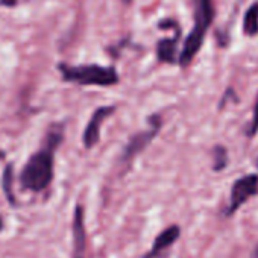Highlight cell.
I'll list each match as a JSON object with an SVG mask.
<instances>
[{"label":"cell","instance_id":"1","mask_svg":"<svg viewBox=\"0 0 258 258\" xmlns=\"http://www.w3.org/2000/svg\"><path fill=\"white\" fill-rule=\"evenodd\" d=\"M64 127L61 124H53L46 134L44 143L40 151H37L25 164L20 172V185L23 190L43 191L53 179L55 167V152L64 139Z\"/></svg>","mask_w":258,"mask_h":258},{"label":"cell","instance_id":"15","mask_svg":"<svg viewBox=\"0 0 258 258\" xmlns=\"http://www.w3.org/2000/svg\"><path fill=\"white\" fill-rule=\"evenodd\" d=\"M252 258H258V246L253 249V253H252Z\"/></svg>","mask_w":258,"mask_h":258},{"label":"cell","instance_id":"12","mask_svg":"<svg viewBox=\"0 0 258 258\" xmlns=\"http://www.w3.org/2000/svg\"><path fill=\"white\" fill-rule=\"evenodd\" d=\"M213 170L214 172H222L228 166V151L226 148L217 145L213 149Z\"/></svg>","mask_w":258,"mask_h":258},{"label":"cell","instance_id":"10","mask_svg":"<svg viewBox=\"0 0 258 258\" xmlns=\"http://www.w3.org/2000/svg\"><path fill=\"white\" fill-rule=\"evenodd\" d=\"M243 32L247 37L258 35V2L252 4L243 17Z\"/></svg>","mask_w":258,"mask_h":258},{"label":"cell","instance_id":"8","mask_svg":"<svg viewBox=\"0 0 258 258\" xmlns=\"http://www.w3.org/2000/svg\"><path fill=\"white\" fill-rule=\"evenodd\" d=\"M87 250V231L84 223V208L78 205L73 214V256L72 258H85Z\"/></svg>","mask_w":258,"mask_h":258},{"label":"cell","instance_id":"4","mask_svg":"<svg viewBox=\"0 0 258 258\" xmlns=\"http://www.w3.org/2000/svg\"><path fill=\"white\" fill-rule=\"evenodd\" d=\"M163 126V120L160 114H154L149 117V127L145 129V131H140L137 134H134L131 139H129L127 145L123 149L121 154V161L123 163H131L137 155H140L158 136L160 129Z\"/></svg>","mask_w":258,"mask_h":258},{"label":"cell","instance_id":"9","mask_svg":"<svg viewBox=\"0 0 258 258\" xmlns=\"http://www.w3.org/2000/svg\"><path fill=\"white\" fill-rule=\"evenodd\" d=\"M181 31L176 29L172 38H164L157 43V56L161 62L176 64L178 62V43H179Z\"/></svg>","mask_w":258,"mask_h":258},{"label":"cell","instance_id":"5","mask_svg":"<svg viewBox=\"0 0 258 258\" xmlns=\"http://www.w3.org/2000/svg\"><path fill=\"white\" fill-rule=\"evenodd\" d=\"M258 195V175L249 173L234 181L231 187V196L228 208L225 210V216L231 217L234 213H237L249 199L255 198Z\"/></svg>","mask_w":258,"mask_h":258},{"label":"cell","instance_id":"14","mask_svg":"<svg viewBox=\"0 0 258 258\" xmlns=\"http://www.w3.org/2000/svg\"><path fill=\"white\" fill-rule=\"evenodd\" d=\"M19 4V0H0V5L7 7V8H13Z\"/></svg>","mask_w":258,"mask_h":258},{"label":"cell","instance_id":"7","mask_svg":"<svg viewBox=\"0 0 258 258\" xmlns=\"http://www.w3.org/2000/svg\"><path fill=\"white\" fill-rule=\"evenodd\" d=\"M179 235H181L179 225H170L169 228H166L163 232L157 235L151 250L145 253L143 258H161L167 252V249H170L178 241Z\"/></svg>","mask_w":258,"mask_h":258},{"label":"cell","instance_id":"3","mask_svg":"<svg viewBox=\"0 0 258 258\" xmlns=\"http://www.w3.org/2000/svg\"><path fill=\"white\" fill-rule=\"evenodd\" d=\"M58 70L66 82L76 85H96V87H112L118 84L120 78L115 67H105L99 64H84L70 66L67 62H59Z\"/></svg>","mask_w":258,"mask_h":258},{"label":"cell","instance_id":"2","mask_svg":"<svg viewBox=\"0 0 258 258\" xmlns=\"http://www.w3.org/2000/svg\"><path fill=\"white\" fill-rule=\"evenodd\" d=\"M193 7H195V25L190 34L187 35L182 50L178 56V64L181 67H188L195 56L199 53L207 32L214 20V0H193Z\"/></svg>","mask_w":258,"mask_h":258},{"label":"cell","instance_id":"11","mask_svg":"<svg viewBox=\"0 0 258 258\" xmlns=\"http://www.w3.org/2000/svg\"><path fill=\"white\" fill-rule=\"evenodd\" d=\"M2 190L5 193V198L8 199V202L14 207L16 202V196H14V166L10 163L7 164L4 175H2Z\"/></svg>","mask_w":258,"mask_h":258},{"label":"cell","instance_id":"16","mask_svg":"<svg viewBox=\"0 0 258 258\" xmlns=\"http://www.w3.org/2000/svg\"><path fill=\"white\" fill-rule=\"evenodd\" d=\"M2 229H4V220L0 219V231H2Z\"/></svg>","mask_w":258,"mask_h":258},{"label":"cell","instance_id":"18","mask_svg":"<svg viewBox=\"0 0 258 258\" xmlns=\"http://www.w3.org/2000/svg\"><path fill=\"white\" fill-rule=\"evenodd\" d=\"M255 166H256V169H258V158H256V161H255Z\"/></svg>","mask_w":258,"mask_h":258},{"label":"cell","instance_id":"6","mask_svg":"<svg viewBox=\"0 0 258 258\" xmlns=\"http://www.w3.org/2000/svg\"><path fill=\"white\" fill-rule=\"evenodd\" d=\"M115 111V106H99L94 109L93 115L90 117L85 129H84V134H82V143H84V148L85 149H91L94 145H97V142L100 140V127H102V123L109 117L112 115Z\"/></svg>","mask_w":258,"mask_h":258},{"label":"cell","instance_id":"13","mask_svg":"<svg viewBox=\"0 0 258 258\" xmlns=\"http://www.w3.org/2000/svg\"><path fill=\"white\" fill-rule=\"evenodd\" d=\"M258 133V94H256V100L253 105V114H252V120L249 123V129H247V137H255Z\"/></svg>","mask_w":258,"mask_h":258},{"label":"cell","instance_id":"17","mask_svg":"<svg viewBox=\"0 0 258 258\" xmlns=\"http://www.w3.org/2000/svg\"><path fill=\"white\" fill-rule=\"evenodd\" d=\"M123 2H124L126 5H129V4H133V0H123Z\"/></svg>","mask_w":258,"mask_h":258}]
</instances>
